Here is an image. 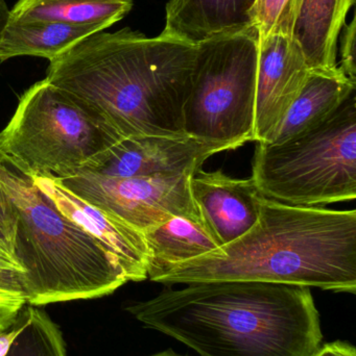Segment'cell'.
<instances>
[{"instance_id":"cell-1","label":"cell","mask_w":356,"mask_h":356,"mask_svg":"<svg viewBox=\"0 0 356 356\" xmlns=\"http://www.w3.org/2000/svg\"><path fill=\"white\" fill-rule=\"evenodd\" d=\"M196 46L125 27L98 31L49 60L46 79L121 138L183 136Z\"/></svg>"},{"instance_id":"cell-2","label":"cell","mask_w":356,"mask_h":356,"mask_svg":"<svg viewBox=\"0 0 356 356\" xmlns=\"http://www.w3.org/2000/svg\"><path fill=\"white\" fill-rule=\"evenodd\" d=\"M125 309L200 356H313L323 340L307 286L201 282Z\"/></svg>"},{"instance_id":"cell-3","label":"cell","mask_w":356,"mask_h":356,"mask_svg":"<svg viewBox=\"0 0 356 356\" xmlns=\"http://www.w3.org/2000/svg\"><path fill=\"white\" fill-rule=\"evenodd\" d=\"M152 282H267L355 294L356 211L295 207L263 196L258 220L247 234Z\"/></svg>"},{"instance_id":"cell-4","label":"cell","mask_w":356,"mask_h":356,"mask_svg":"<svg viewBox=\"0 0 356 356\" xmlns=\"http://www.w3.org/2000/svg\"><path fill=\"white\" fill-rule=\"evenodd\" d=\"M0 186L12 224L10 248L33 307L100 298L127 282L98 240L63 216L29 175L0 158Z\"/></svg>"},{"instance_id":"cell-5","label":"cell","mask_w":356,"mask_h":356,"mask_svg":"<svg viewBox=\"0 0 356 356\" xmlns=\"http://www.w3.org/2000/svg\"><path fill=\"white\" fill-rule=\"evenodd\" d=\"M252 178L263 196L295 207L355 200V92L320 124L284 143H258Z\"/></svg>"},{"instance_id":"cell-6","label":"cell","mask_w":356,"mask_h":356,"mask_svg":"<svg viewBox=\"0 0 356 356\" xmlns=\"http://www.w3.org/2000/svg\"><path fill=\"white\" fill-rule=\"evenodd\" d=\"M121 138L98 115L47 79L31 86L0 133V158L25 175H79Z\"/></svg>"},{"instance_id":"cell-7","label":"cell","mask_w":356,"mask_h":356,"mask_svg":"<svg viewBox=\"0 0 356 356\" xmlns=\"http://www.w3.org/2000/svg\"><path fill=\"white\" fill-rule=\"evenodd\" d=\"M259 35L255 26L196 45L186 135L228 150L254 141Z\"/></svg>"},{"instance_id":"cell-8","label":"cell","mask_w":356,"mask_h":356,"mask_svg":"<svg viewBox=\"0 0 356 356\" xmlns=\"http://www.w3.org/2000/svg\"><path fill=\"white\" fill-rule=\"evenodd\" d=\"M192 175L115 178L79 173L56 179L79 198L114 213L144 234L175 217L202 220L190 191Z\"/></svg>"},{"instance_id":"cell-9","label":"cell","mask_w":356,"mask_h":356,"mask_svg":"<svg viewBox=\"0 0 356 356\" xmlns=\"http://www.w3.org/2000/svg\"><path fill=\"white\" fill-rule=\"evenodd\" d=\"M225 150L223 144L188 135L125 138L79 173L115 178L194 175L210 156Z\"/></svg>"},{"instance_id":"cell-10","label":"cell","mask_w":356,"mask_h":356,"mask_svg":"<svg viewBox=\"0 0 356 356\" xmlns=\"http://www.w3.org/2000/svg\"><path fill=\"white\" fill-rule=\"evenodd\" d=\"M304 56L290 35L258 43L254 141L270 143L309 74Z\"/></svg>"},{"instance_id":"cell-11","label":"cell","mask_w":356,"mask_h":356,"mask_svg":"<svg viewBox=\"0 0 356 356\" xmlns=\"http://www.w3.org/2000/svg\"><path fill=\"white\" fill-rule=\"evenodd\" d=\"M31 177L63 216L100 242L116 261L127 282H142L148 278V249L141 232L114 213L79 198L56 178L38 175Z\"/></svg>"},{"instance_id":"cell-12","label":"cell","mask_w":356,"mask_h":356,"mask_svg":"<svg viewBox=\"0 0 356 356\" xmlns=\"http://www.w3.org/2000/svg\"><path fill=\"white\" fill-rule=\"evenodd\" d=\"M190 191L203 223L219 247L244 236L258 220L263 195L252 177L199 170L190 177Z\"/></svg>"},{"instance_id":"cell-13","label":"cell","mask_w":356,"mask_h":356,"mask_svg":"<svg viewBox=\"0 0 356 356\" xmlns=\"http://www.w3.org/2000/svg\"><path fill=\"white\" fill-rule=\"evenodd\" d=\"M257 0H169L160 35L196 46L254 26Z\"/></svg>"},{"instance_id":"cell-14","label":"cell","mask_w":356,"mask_h":356,"mask_svg":"<svg viewBox=\"0 0 356 356\" xmlns=\"http://www.w3.org/2000/svg\"><path fill=\"white\" fill-rule=\"evenodd\" d=\"M355 0H300L292 38L309 70L336 68L338 41Z\"/></svg>"},{"instance_id":"cell-15","label":"cell","mask_w":356,"mask_h":356,"mask_svg":"<svg viewBox=\"0 0 356 356\" xmlns=\"http://www.w3.org/2000/svg\"><path fill=\"white\" fill-rule=\"evenodd\" d=\"M356 81L340 67L332 70L309 71L307 81L269 144L288 141L325 120L355 92Z\"/></svg>"},{"instance_id":"cell-16","label":"cell","mask_w":356,"mask_h":356,"mask_svg":"<svg viewBox=\"0 0 356 356\" xmlns=\"http://www.w3.org/2000/svg\"><path fill=\"white\" fill-rule=\"evenodd\" d=\"M148 249V278L173 266L219 248L201 219L175 217L144 232Z\"/></svg>"},{"instance_id":"cell-17","label":"cell","mask_w":356,"mask_h":356,"mask_svg":"<svg viewBox=\"0 0 356 356\" xmlns=\"http://www.w3.org/2000/svg\"><path fill=\"white\" fill-rule=\"evenodd\" d=\"M134 0H18L10 23L64 22L109 29L125 18Z\"/></svg>"},{"instance_id":"cell-18","label":"cell","mask_w":356,"mask_h":356,"mask_svg":"<svg viewBox=\"0 0 356 356\" xmlns=\"http://www.w3.org/2000/svg\"><path fill=\"white\" fill-rule=\"evenodd\" d=\"M104 31L96 25L64 22L10 23L0 43V63L24 56L52 60L88 35Z\"/></svg>"},{"instance_id":"cell-19","label":"cell","mask_w":356,"mask_h":356,"mask_svg":"<svg viewBox=\"0 0 356 356\" xmlns=\"http://www.w3.org/2000/svg\"><path fill=\"white\" fill-rule=\"evenodd\" d=\"M6 356H67V351L58 325L46 312L31 305L27 323Z\"/></svg>"},{"instance_id":"cell-20","label":"cell","mask_w":356,"mask_h":356,"mask_svg":"<svg viewBox=\"0 0 356 356\" xmlns=\"http://www.w3.org/2000/svg\"><path fill=\"white\" fill-rule=\"evenodd\" d=\"M27 303L24 276L8 241L0 234V332H6Z\"/></svg>"},{"instance_id":"cell-21","label":"cell","mask_w":356,"mask_h":356,"mask_svg":"<svg viewBox=\"0 0 356 356\" xmlns=\"http://www.w3.org/2000/svg\"><path fill=\"white\" fill-rule=\"evenodd\" d=\"M300 0H257L252 13L259 41L273 35H292Z\"/></svg>"},{"instance_id":"cell-22","label":"cell","mask_w":356,"mask_h":356,"mask_svg":"<svg viewBox=\"0 0 356 356\" xmlns=\"http://www.w3.org/2000/svg\"><path fill=\"white\" fill-rule=\"evenodd\" d=\"M341 69L351 81H356L355 66V18L350 24L344 25V33L341 38Z\"/></svg>"},{"instance_id":"cell-23","label":"cell","mask_w":356,"mask_h":356,"mask_svg":"<svg viewBox=\"0 0 356 356\" xmlns=\"http://www.w3.org/2000/svg\"><path fill=\"white\" fill-rule=\"evenodd\" d=\"M29 317V307L21 309L15 323L6 332L0 334V356H6L14 339L18 336Z\"/></svg>"},{"instance_id":"cell-24","label":"cell","mask_w":356,"mask_h":356,"mask_svg":"<svg viewBox=\"0 0 356 356\" xmlns=\"http://www.w3.org/2000/svg\"><path fill=\"white\" fill-rule=\"evenodd\" d=\"M313 356H356L355 346L336 341L320 347Z\"/></svg>"},{"instance_id":"cell-25","label":"cell","mask_w":356,"mask_h":356,"mask_svg":"<svg viewBox=\"0 0 356 356\" xmlns=\"http://www.w3.org/2000/svg\"><path fill=\"white\" fill-rule=\"evenodd\" d=\"M0 234L4 236L10 246V238H12V224L8 217V205H6V197L2 192L0 186Z\"/></svg>"},{"instance_id":"cell-26","label":"cell","mask_w":356,"mask_h":356,"mask_svg":"<svg viewBox=\"0 0 356 356\" xmlns=\"http://www.w3.org/2000/svg\"><path fill=\"white\" fill-rule=\"evenodd\" d=\"M10 10L6 0H0V43L3 38L4 31L10 24Z\"/></svg>"},{"instance_id":"cell-27","label":"cell","mask_w":356,"mask_h":356,"mask_svg":"<svg viewBox=\"0 0 356 356\" xmlns=\"http://www.w3.org/2000/svg\"><path fill=\"white\" fill-rule=\"evenodd\" d=\"M152 356H180V355H175V353H171V351H169V353H159V355H152Z\"/></svg>"},{"instance_id":"cell-28","label":"cell","mask_w":356,"mask_h":356,"mask_svg":"<svg viewBox=\"0 0 356 356\" xmlns=\"http://www.w3.org/2000/svg\"><path fill=\"white\" fill-rule=\"evenodd\" d=\"M0 334H1V332H0Z\"/></svg>"}]
</instances>
